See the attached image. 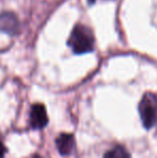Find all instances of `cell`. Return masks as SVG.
<instances>
[{"label": "cell", "mask_w": 157, "mask_h": 158, "mask_svg": "<svg viewBox=\"0 0 157 158\" xmlns=\"http://www.w3.org/2000/svg\"><path fill=\"white\" fill-rule=\"evenodd\" d=\"M95 39L92 30L84 25H76L71 31L68 44L76 54L92 52Z\"/></svg>", "instance_id": "cell-1"}, {"label": "cell", "mask_w": 157, "mask_h": 158, "mask_svg": "<svg viewBox=\"0 0 157 158\" xmlns=\"http://www.w3.org/2000/svg\"><path fill=\"white\" fill-rule=\"evenodd\" d=\"M139 113L145 128H152L157 122V97L152 93H147L139 103Z\"/></svg>", "instance_id": "cell-2"}, {"label": "cell", "mask_w": 157, "mask_h": 158, "mask_svg": "<svg viewBox=\"0 0 157 158\" xmlns=\"http://www.w3.org/2000/svg\"><path fill=\"white\" fill-rule=\"evenodd\" d=\"M19 19L14 13L9 11L0 13V31L8 35H15L19 31Z\"/></svg>", "instance_id": "cell-3"}, {"label": "cell", "mask_w": 157, "mask_h": 158, "mask_svg": "<svg viewBox=\"0 0 157 158\" xmlns=\"http://www.w3.org/2000/svg\"><path fill=\"white\" fill-rule=\"evenodd\" d=\"M30 125L34 129H42L48 125V114L43 104H34L30 110Z\"/></svg>", "instance_id": "cell-4"}, {"label": "cell", "mask_w": 157, "mask_h": 158, "mask_svg": "<svg viewBox=\"0 0 157 158\" xmlns=\"http://www.w3.org/2000/svg\"><path fill=\"white\" fill-rule=\"evenodd\" d=\"M56 146L58 152L61 155H69L73 152L76 141L72 135L69 133H61L56 139Z\"/></svg>", "instance_id": "cell-5"}, {"label": "cell", "mask_w": 157, "mask_h": 158, "mask_svg": "<svg viewBox=\"0 0 157 158\" xmlns=\"http://www.w3.org/2000/svg\"><path fill=\"white\" fill-rule=\"evenodd\" d=\"M103 158H130V154L126 148L122 146H115L108 151Z\"/></svg>", "instance_id": "cell-6"}, {"label": "cell", "mask_w": 157, "mask_h": 158, "mask_svg": "<svg viewBox=\"0 0 157 158\" xmlns=\"http://www.w3.org/2000/svg\"><path fill=\"white\" fill-rule=\"evenodd\" d=\"M6 148H4L3 144H2L1 142H0V158H3L4 154H6Z\"/></svg>", "instance_id": "cell-7"}, {"label": "cell", "mask_w": 157, "mask_h": 158, "mask_svg": "<svg viewBox=\"0 0 157 158\" xmlns=\"http://www.w3.org/2000/svg\"><path fill=\"white\" fill-rule=\"evenodd\" d=\"M95 1H96V0H88V2H89V3H94Z\"/></svg>", "instance_id": "cell-8"}, {"label": "cell", "mask_w": 157, "mask_h": 158, "mask_svg": "<svg viewBox=\"0 0 157 158\" xmlns=\"http://www.w3.org/2000/svg\"><path fill=\"white\" fill-rule=\"evenodd\" d=\"M34 158H41V157H40V156H35Z\"/></svg>", "instance_id": "cell-9"}]
</instances>
